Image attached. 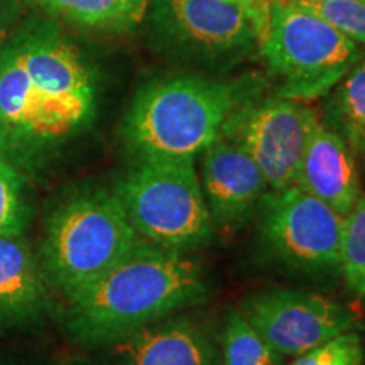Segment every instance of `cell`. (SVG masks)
Listing matches in <instances>:
<instances>
[{
  "label": "cell",
  "instance_id": "1",
  "mask_svg": "<svg viewBox=\"0 0 365 365\" xmlns=\"http://www.w3.org/2000/svg\"><path fill=\"white\" fill-rule=\"evenodd\" d=\"M95 105L93 71L70 39L41 21L12 31L0 53V159L24 176L41 170Z\"/></svg>",
  "mask_w": 365,
  "mask_h": 365
},
{
  "label": "cell",
  "instance_id": "2",
  "mask_svg": "<svg viewBox=\"0 0 365 365\" xmlns=\"http://www.w3.org/2000/svg\"><path fill=\"white\" fill-rule=\"evenodd\" d=\"M210 293L198 259L140 239L107 272L63 298L61 327L73 344L103 349L149 323L203 304Z\"/></svg>",
  "mask_w": 365,
  "mask_h": 365
},
{
  "label": "cell",
  "instance_id": "3",
  "mask_svg": "<svg viewBox=\"0 0 365 365\" xmlns=\"http://www.w3.org/2000/svg\"><path fill=\"white\" fill-rule=\"evenodd\" d=\"M254 100L252 85L180 73L137 90L122 124L134 159H196Z\"/></svg>",
  "mask_w": 365,
  "mask_h": 365
},
{
  "label": "cell",
  "instance_id": "4",
  "mask_svg": "<svg viewBox=\"0 0 365 365\" xmlns=\"http://www.w3.org/2000/svg\"><path fill=\"white\" fill-rule=\"evenodd\" d=\"M139 240L115 190L85 186L49 212L38 259L49 287L65 298L107 272Z\"/></svg>",
  "mask_w": 365,
  "mask_h": 365
},
{
  "label": "cell",
  "instance_id": "5",
  "mask_svg": "<svg viewBox=\"0 0 365 365\" xmlns=\"http://www.w3.org/2000/svg\"><path fill=\"white\" fill-rule=\"evenodd\" d=\"M137 235L191 254L212 244V218L195 159H134L113 186Z\"/></svg>",
  "mask_w": 365,
  "mask_h": 365
},
{
  "label": "cell",
  "instance_id": "6",
  "mask_svg": "<svg viewBox=\"0 0 365 365\" xmlns=\"http://www.w3.org/2000/svg\"><path fill=\"white\" fill-rule=\"evenodd\" d=\"M259 53L277 80V97L304 103L328 97L364 51L309 9L289 0H271Z\"/></svg>",
  "mask_w": 365,
  "mask_h": 365
},
{
  "label": "cell",
  "instance_id": "7",
  "mask_svg": "<svg viewBox=\"0 0 365 365\" xmlns=\"http://www.w3.org/2000/svg\"><path fill=\"white\" fill-rule=\"evenodd\" d=\"M158 48L186 65L227 70L245 59L267 33L269 17L228 0H150Z\"/></svg>",
  "mask_w": 365,
  "mask_h": 365
},
{
  "label": "cell",
  "instance_id": "8",
  "mask_svg": "<svg viewBox=\"0 0 365 365\" xmlns=\"http://www.w3.org/2000/svg\"><path fill=\"white\" fill-rule=\"evenodd\" d=\"M261 247L276 262L308 276L340 271L344 217L299 186L269 190L257 210Z\"/></svg>",
  "mask_w": 365,
  "mask_h": 365
},
{
  "label": "cell",
  "instance_id": "9",
  "mask_svg": "<svg viewBox=\"0 0 365 365\" xmlns=\"http://www.w3.org/2000/svg\"><path fill=\"white\" fill-rule=\"evenodd\" d=\"M239 309L282 357H299L360 325L355 312L340 301L289 287L254 291L240 301Z\"/></svg>",
  "mask_w": 365,
  "mask_h": 365
},
{
  "label": "cell",
  "instance_id": "10",
  "mask_svg": "<svg viewBox=\"0 0 365 365\" xmlns=\"http://www.w3.org/2000/svg\"><path fill=\"white\" fill-rule=\"evenodd\" d=\"M318 118L303 102L274 95L259 103H245L223 132L254 159L269 190H282L296 182Z\"/></svg>",
  "mask_w": 365,
  "mask_h": 365
},
{
  "label": "cell",
  "instance_id": "11",
  "mask_svg": "<svg viewBox=\"0 0 365 365\" xmlns=\"http://www.w3.org/2000/svg\"><path fill=\"white\" fill-rule=\"evenodd\" d=\"M200 181L213 227L223 232H234L252 218L269 191L254 159L225 132L202 153Z\"/></svg>",
  "mask_w": 365,
  "mask_h": 365
},
{
  "label": "cell",
  "instance_id": "12",
  "mask_svg": "<svg viewBox=\"0 0 365 365\" xmlns=\"http://www.w3.org/2000/svg\"><path fill=\"white\" fill-rule=\"evenodd\" d=\"M103 349L105 365H222L212 331L190 309L149 323Z\"/></svg>",
  "mask_w": 365,
  "mask_h": 365
},
{
  "label": "cell",
  "instance_id": "13",
  "mask_svg": "<svg viewBox=\"0 0 365 365\" xmlns=\"http://www.w3.org/2000/svg\"><path fill=\"white\" fill-rule=\"evenodd\" d=\"M296 186L345 217L362 196L355 154L345 139L318 118L309 135Z\"/></svg>",
  "mask_w": 365,
  "mask_h": 365
},
{
  "label": "cell",
  "instance_id": "14",
  "mask_svg": "<svg viewBox=\"0 0 365 365\" xmlns=\"http://www.w3.org/2000/svg\"><path fill=\"white\" fill-rule=\"evenodd\" d=\"M48 308L49 284L29 240L0 235V330L38 325Z\"/></svg>",
  "mask_w": 365,
  "mask_h": 365
},
{
  "label": "cell",
  "instance_id": "15",
  "mask_svg": "<svg viewBox=\"0 0 365 365\" xmlns=\"http://www.w3.org/2000/svg\"><path fill=\"white\" fill-rule=\"evenodd\" d=\"M54 17L98 33H127L144 21L150 0H31Z\"/></svg>",
  "mask_w": 365,
  "mask_h": 365
},
{
  "label": "cell",
  "instance_id": "16",
  "mask_svg": "<svg viewBox=\"0 0 365 365\" xmlns=\"http://www.w3.org/2000/svg\"><path fill=\"white\" fill-rule=\"evenodd\" d=\"M322 122L365 158V53L330 91Z\"/></svg>",
  "mask_w": 365,
  "mask_h": 365
},
{
  "label": "cell",
  "instance_id": "17",
  "mask_svg": "<svg viewBox=\"0 0 365 365\" xmlns=\"http://www.w3.org/2000/svg\"><path fill=\"white\" fill-rule=\"evenodd\" d=\"M220 357L222 365H281L284 359L255 331L239 307L225 314Z\"/></svg>",
  "mask_w": 365,
  "mask_h": 365
},
{
  "label": "cell",
  "instance_id": "18",
  "mask_svg": "<svg viewBox=\"0 0 365 365\" xmlns=\"http://www.w3.org/2000/svg\"><path fill=\"white\" fill-rule=\"evenodd\" d=\"M31 213L27 176L0 159V235L24 234Z\"/></svg>",
  "mask_w": 365,
  "mask_h": 365
},
{
  "label": "cell",
  "instance_id": "19",
  "mask_svg": "<svg viewBox=\"0 0 365 365\" xmlns=\"http://www.w3.org/2000/svg\"><path fill=\"white\" fill-rule=\"evenodd\" d=\"M340 272L346 286L357 293L365 281V195L344 217L340 245Z\"/></svg>",
  "mask_w": 365,
  "mask_h": 365
},
{
  "label": "cell",
  "instance_id": "20",
  "mask_svg": "<svg viewBox=\"0 0 365 365\" xmlns=\"http://www.w3.org/2000/svg\"><path fill=\"white\" fill-rule=\"evenodd\" d=\"M291 365H365V346L355 330L323 341Z\"/></svg>",
  "mask_w": 365,
  "mask_h": 365
},
{
  "label": "cell",
  "instance_id": "21",
  "mask_svg": "<svg viewBox=\"0 0 365 365\" xmlns=\"http://www.w3.org/2000/svg\"><path fill=\"white\" fill-rule=\"evenodd\" d=\"M294 4L318 14L357 44H365V0H323V2Z\"/></svg>",
  "mask_w": 365,
  "mask_h": 365
},
{
  "label": "cell",
  "instance_id": "22",
  "mask_svg": "<svg viewBox=\"0 0 365 365\" xmlns=\"http://www.w3.org/2000/svg\"><path fill=\"white\" fill-rule=\"evenodd\" d=\"M16 19V7L12 0H0V53L11 36V26Z\"/></svg>",
  "mask_w": 365,
  "mask_h": 365
},
{
  "label": "cell",
  "instance_id": "23",
  "mask_svg": "<svg viewBox=\"0 0 365 365\" xmlns=\"http://www.w3.org/2000/svg\"><path fill=\"white\" fill-rule=\"evenodd\" d=\"M0 365H44L43 360L17 350H0Z\"/></svg>",
  "mask_w": 365,
  "mask_h": 365
},
{
  "label": "cell",
  "instance_id": "24",
  "mask_svg": "<svg viewBox=\"0 0 365 365\" xmlns=\"http://www.w3.org/2000/svg\"><path fill=\"white\" fill-rule=\"evenodd\" d=\"M228 2H237L242 6H247L255 9L257 12L271 16V0H228Z\"/></svg>",
  "mask_w": 365,
  "mask_h": 365
},
{
  "label": "cell",
  "instance_id": "25",
  "mask_svg": "<svg viewBox=\"0 0 365 365\" xmlns=\"http://www.w3.org/2000/svg\"><path fill=\"white\" fill-rule=\"evenodd\" d=\"M357 294H362V296H365V281L362 282V284H360V287L357 289Z\"/></svg>",
  "mask_w": 365,
  "mask_h": 365
},
{
  "label": "cell",
  "instance_id": "26",
  "mask_svg": "<svg viewBox=\"0 0 365 365\" xmlns=\"http://www.w3.org/2000/svg\"><path fill=\"white\" fill-rule=\"evenodd\" d=\"M289 2H323V0H289Z\"/></svg>",
  "mask_w": 365,
  "mask_h": 365
},
{
  "label": "cell",
  "instance_id": "27",
  "mask_svg": "<svg viewBox=\"0 0 365 365\" xmlns=\"http://www.w3.org/2000/svg\"><path fill=\"white\" fill-rule=\"evenodd\" d=\"M68 365H88V364H85V362H71V364H68Z\"/></svg>",
  "mask_w": 365,
  "mask_h": 365
}]
</instances>
